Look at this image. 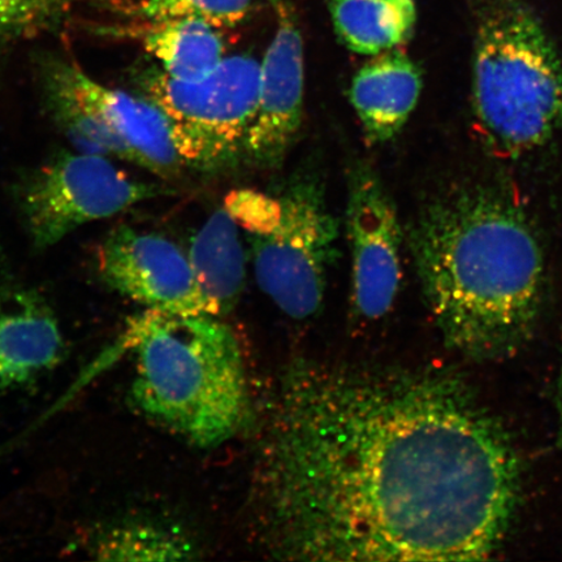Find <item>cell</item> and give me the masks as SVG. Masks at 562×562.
Segmentation results:
<instances>
[{"label": "cell", "instance_id": "cell-4", "mask_svg": "<svg viewBox=\"0 0 562 562\" xmlns=\"http://www.w3.org/2000/svg\"><path fill=\"white\" fill-rule=\"evenodd\" d=\"M278 226L250 235L251 259L259 288L281 312L296 321L321 312L328 272L336 259L339 223L318 176H293L279 196Z\"/></svg>", "mask_w": 562, "mask_h": 562}, {"label": "cell", "instance_id": "cell-6", "mask_svg": "<svg viewBox=\"0 0 562 562\" xmlns=\"http://www.w3.org/2000/svg\"><path fill=\"white\" fill-rule=\"evenodd\" d=\"M158 194L157 186L132 178L111 158L65 151L33 173L21 210L35 248L46 249Z\"/></svg>", "mask_w": 562, "mask_h": 562}, {"label": "cell", "instance_id": "cell-5", "mask_svg": "<svg viewBox=\"0 0 562 562\" xmlns=\"http://www.w3.org/2000/svg\"><path fill=\"white\" fill-rule=\"evenodd\" d=\"M259 69L261 63L244 54L224 56L199 81L176 80L161 69L145 75V94L165 112L186 166L213 170L244 150L257 108Z\"/></svg>", "mask_w": 562, "mask_h": 562}, {"label": "cell", "instance_id": "cell-20", "mask_svg": "<svg viewBox=\"0 0 562 562\" xmlns=\"http://www.w3.org/2000/svg\"><path fill=\"white\" fill-rule=\"evenodd\" d=\"M558 407H559V417H560V439L562 441V368H561L560 382H559Z\"/></svg>", "mask_w": 562, "mask_h": 562}, {"label": "cell", "instance_id": "cell-3", "mask_svg": "<svg viewBox=\"0 0 562 562\" xmlns=\"http://www.w3.org/2000/svg\"><path fill=\"white\" fill-rule=\"evenodd\" d=\"M472 91L501 149L518 156L562 136V61L524 0H477Z\"/></svg>", "mask_w": 562, "mask_h": 562}, {"label": "cell", "instance_id": "cell-18", "mask_svg": "<svg viewBox=\"0 0 562 562\" xmlns=\"http://www.w3.org/2000/svg\"><path fill=\"white\" fill-rule=\"evenodd\" d=\"M80 0H0V44L41 30Z\"/></svg>", "mask_w": 562, "mask_h": 562}, {"label": "cell", "instance_id": "cell-12", "mask_svg": "<svg viewBox=\"0 0 562 562\" xmlns=\"http://www.w3.org/2000/svg\"><path fill=\"white\" fill-rule=\"evenodd\" d=\"M422 75L409 56L397 48L372 56L353 77L349 98L371 145L397 136L419 100Z\"/></svg>", "mask_w": 562, "mask_h": 562}, {"label": "cell", "instance_id": "cell-10", "mask_svg": "<svg viewBox=\"0 0 562 562\" xmlns=\"http://www.w3.org/2000/svg\"><path fill=\"white\" fill-rule=\"evenodd\" d=\"M304 41L296 23L279 11L276 37L259 69L258 101L244 153L262 168L280 166L296 138L304 115Z\"/></svg>", "mask_w": 562, "mask_h": 562}, {"label": "cell", "instance_id": "cell-15", "mask_svg": "<svg viewBox=\"0 0 562 562\" xmlns=\"http://www.w3.org/2000/svg\"><path fill=\"white\" fill-rule=\"evenodd\" d=\"M217 31L196 19L157 21L147 27L143 42L166 75L180 81H199L224 59V44Z\"/></svg>", "mask_w": 562, "mask_h": 562}, {"label": "cell", "instance_id": "cell-9", "mask_svg": "<svg viewBox=\"0 0 562 562\" xmlns=\"http://www.w3.org/2000/svg\"><path fill=\"white\" fill-rule=\"evenodd\" d=\"M45 79L67 90L105 126L121 147L123 160L165 179L175 178L186 166L170 122L149 97L104 86L68 61L54 63Z\"/></svg>", "mask_w": 562, "mask_h": 562}, {"label": "cell", "instance_id": "cell-13", "mask_svg": "<svg viewBox=\"0 0 562 562\" xmlns=\"http://www.w3.org/2000/svg\"><path fill=\"white\" fill-rule=\"evenodd\" d=\"M238 228L227 210H216L187 251L196 285L215 316L229 313L244 291L246 255Z\"/></svg>", "mask_w": 562, "mask_h": 562}, {"label": "cell", "instance_id": "cell-17", "mask_svg": "<svg viewBox=\"0 0 562 562\" xmlns=\"http://www.w3.org/2000/svg\"><path fill=\"white\" fill-rule=\"evenodd\" d=\"M250 7L251 0H146L140 13L151 23L196 19L223 30L240 24Z\"/></svg>", "mask_w": 562, "mask_h": 562}, {"label": "cell", "instance_id": "cell-8", "mask_svg": "<svg viewBox=\"0 0 562 562\" xmlns=\"http://www.w3.org/2000/svg\"><path fill=\"white\" fill-rule=\"evenodd\" d=\"M98 267L112 290L146 311L211 314L187 251L167 237L122 226L105 237Z\"/></svg>", "mask_w": 562, "mask_h": 562}, {"label": "cell", "instance_id": "cell-14", "mask_svg": "<svg viewBox=\"0 0 562 562\" xmlns=\"http://www.w3.org/2000/svg\"><path fill=\"white\" fill-rule=\"evenodd\" d=\"M328 9L337 37L358 55L395 50L417 23L414 0H329Z\"/></svg>", "mask_w": 562, "mask_h": 562}, {"label": "cell", "instance_id": "cell-7", "mask_svg": "<svg viewBox=\"0 0 562 562\" xmlns=\"http://www.w3.org/2000/svg\"><path fill=\"white\" fill-rule=\"evenodd\" d=\"M346 217L355 311L363 319H381L395 304L402 281L403 232L395 203L363 161L348 173Z\"/></svg>", "mask_w": 562, "mask_h": 562}, {"label": "cell", "instance_id": "cell-16", "mask_svg": "<svg viewBox=\"0 0 562 562\" xmlns=\"http://www.w3.org/2000/svg\"><path fill=\"white\" fill-rule=\"evenodd\" d=\"M95 558L108 561H184L196 558L184 533L154 522H124L95 539Z\"/></svg>", "mask_w": 562, "mask_h": 562}, {"label": "cell", "instance_id": "cell-19", "mask_svg": "<svg viewBox=\"0 0 562 562\" xmlns=\"http://www.w3.org/2000/svg\"><path fill=\"white\" fill-rule=\"evenodd\" d=\"M226 210L238 227L250 235H266L278 226L281 214L279 199L252 191L232 192L226 200Z\"/></svg>", "mask_w": 562, "mask_h": 562}, {"label": "cell", "instance_id": "cell-11", "mask_svg": "<svg viewBox=\"0 0 562 562\" xmlns=\"http://www.w3.org/2000/svg\"><path fill=\"white\" fill-rule=\"evenodd\" d=\"M66 355L50 305L37 292L0 284V395L48 374Z\"/></svg>", "mask_w": 562, "mask_h": 562}, {"label": "cell", "instance_id": "cell-1", "mask_svg": "<svg viewBox=\"0 0 562 562\" xmlns=\"http://www.w3.org/2000/svg\"><path fill=\"white\" fill-rule=\"evenodd\" d=\"M409 248L449 347L484 360L509 353L536 326L546 285L542 245L515 202L459 188L427 203Z\"/></svg>", "mask_w": 562, "mask_h": 562}, {"label": "cell", "instance_id": "cell-2", "mask_svg": "<svg viewBox=\"0 0 562 562\" xmlns=\"http://www.w3.org/2000/svg\"><path fill=\"white\" fill-rule=\"evenodd\" d=\"M128 344L137 355L132 398L147 417L201 449L250 427L240 342L221 316L146 311Z\"/></svg>", "mask_w": 562, "mask_h": 562}]
</instances>
